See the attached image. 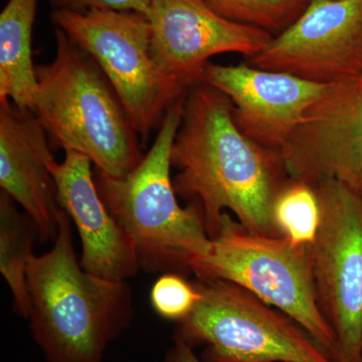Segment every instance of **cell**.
<instances>
[{
    "mask_svg": "<svg viewBox=\"0 0 362 362\" xmlns=\"http://www.w3.org/2000/svg\"><path fill=\"white\" fill-rule=\"evenodd\" d=\"M201 299L175 338L204 344V362H335L289 316L244 288L197 279Z\"/></svg>",
    "mask_w": 362,
    "mask_h": 362,
    "instance_id": "7",
    "label": "cell"
},
{
    "mask_svg": "<svg viewBox=\"0 0 362 362\" xmlns=\"http://www.w3.org/2000/svg\"><path fill=\"white\" fill-rule=\"evenodd\" d=\"M273 216L281 237L296 246H312L321 221L315 187L290 178L276 197Z\"/></svg>",
    "mask_w": 362,
    "mask_h": 362,
    "instance_id": "17",
    "label": "cell"
},
{
    "mask_svg": "<svg viewBox=\"0 0 362 362\" xmlns=\"http://www.w3.org/2000/svg\"><path fill=\"white\" fill-rule=\"evenodd\" d=\"M185 98V97H183ZM183 98L166 114L139 165L121 177L94 168L98 190L148 273H180L209 254L211 239L197 202L182 207L171 176V150Z\"/></svg>",
    "mask_w": 362,
    "mask_h": 362,
    "instance_id": "4",
    "label": "cell"
},
{
    "mask_svg": "<svg viewBox=\"0 0 362 362\" xmlns=\"http://www.w3.org/2000/svg\"><path fill=\"white\" fill-rule=\"evenodd\" d=\"M199 299L197 284L177 273L162 274L150 291V303L157 315L177 323L194 311Z\"/></svg>",
    "mask_w": 362,
    "mask_h": 362,
    "instance_id": "19",
    "label": "cell"
},
{
    "mask_svg": "<svg viewBox=\"0 0 362 362\" xmlns=\"http://www.w3.org/2000/svg\"><path fill=\"white\" fill-rule=\"evenodd\" d=\"M52 146L42 124L30 110L9 100L0 101V187L37 223L40 243L54 242L59 206L49 163Z\"/></svg>",
    "mask_w": 362,
    "mask_h": 362,
    "instance_id": "14",
    "label": "cell"
},
{
    "mask_svg": "<svg viewBox=\"0 0 362 362\" xmlns=\"http://www.w3.org/2000/svg\"><path fill=\"white\" fill-rule=\"evenodd\" d=\"M201 84L230 100L233 121L247 137L279 151L330 86L247 64L221 66L211 62L202 71Z\"/></svg>",
    "mask_w": 362,
    "mask_h": 362,
    "instance_id": "12",
    "label": "cell"
},
{
    "mask_svg": "<svg viewBox=\"0 0 362 362\" xmlns=\"http://www.w3.org/2000/svg\"><path fill=\"white\" fill-rule=\"evenodd\" d=\"M51 18L54 28L66 33L103 71L144 145L188 90L152 56L148 16L134 11L54 9Z\"/></svg>",
    "mask_w": 362,
    "mask_h": 362,
    "instance_id": "6",
    "label": "cell"
},
{
    "mask_svg": "<svg viewBox=\"0 0 362 362\" xmlns=\"http://www.w3.org/2000/svg\"><path fill=\"white\" fill-rule=\"evenodd\" d=\"M321 221L311 246L317 301L337 339V362H362V194L315 185Z\"/></svg>",
    "mask_w": 362,
    "mask_h": 362,
    "instance_id": "8",
    "label": "cell"
},
{
    "mask_svg": "<svg viewBox=\"0 0 362 362\" xmlns=\"http://www.w3.org/2000/svg\"><path fill=\"white\" fill-rule=\"evenodd\" d=\"M39 0H8L0 13V101L33 110L37 89L33 28Z\"/></svg>",
    "mask_w": 362,
    "mask_h": 362,
    "instance_id": "15",
    "label": "cell"
},
{
    "mask_svg": "<svg viewBox=\"0 0 362 362\" xmlns=\"http://www.w3.org/2000/svg\"><path fill=\"white\" fill-rule=\"evenodd\" d=\"M40 242V230L25 211L4 192L0 194V272L13 295L14 310L28 320L30 301L28 295V264L33 247Z\"/></svg>",
    "mask_w": 362,
    "mask_h": 362,
    "instance_id": "16",
    "label": "cell"
},
{
    "mask_svg": "<svg viewBox=\"0 0 362 362\" xmlns=\"http://www.w3.org/2000/svg\"><path fill=\"white\" fill-rule=\"evenodd\" d=\"M250 61L255 68L320 85L362 76V0H310L301 16Z\"/></svg>",
    "mask_w": 362,
    "mask_h": 362,
    "instance_id": "9",
    "label": "cell"
},
{
    "mask_svg": "<svg viewBox=\"0 0 362 362\" xmlns=\"http://www.w3.org/2000/svg\"><path fill=\"white\" fill-rule=\"evenodd\" d=\"M164 362H204L194 354V347L175 338L173 346L166 352Z\"/></svg>",
    "mask_w": 362,
    "mask_h": 362,
    "instance_id": "21",
    "label": "cell"
},
{
    "mask_svg": "<svg viewBox=\"0 0 362 362\" xmlns=\"http://www.w3.org/2000/svg\"><path fill=\"white\" fill-rule=\"evenodd\" d=\"M56 11L85 13L93 9L148 13L150 0H49Z\"/></svg>",
    "mask_w": 362,
    "mask_h": 362,
    "instance_id": "20",
    "label": "cell"
},
{
    "mask_svg": "<svg viewBox=\"0 0 362 362\" xmlns=\"http://www.w3.org/2000/svg\"><path fill=\"white\" fill-rule=\"evenodd\" d=\"M281 153L290 177L335 180L362 194V76L330 85Z\"/></svg>",
    "mask_w": 362,
    "mask_h": 362,
    "instance_id": "10",
    "label": "cell"
},
{
    "mask_svg": "<svg viewBox=\"0 0 362 362\" xmlns=\"http://www.w3.org/2000/svg\"><path fill=\"white\" fill-rule=\"evenodd\" d=\"M56 56L35 66L33 113L52 148L84 154L104 175L121 177L145 153L129 117L89 54L54 28Z\"/></svg>",
    "mask_w": 362,
    "mask_h": 362,
    "instance_id": "3",
    "label": "cell"
},
{
    "mask_svg": "<svg viewBox=\"0 0 362 362\" xmlns=\"http://www.w3.org/2000/svg\"><path fill=\"white\" fill-rule=\"evenodd\" d=\"M190 271L202 280L233 283L275 306L337 362L334 332L317 301L311 246L250 232L226 211L211 239V252Z\"/></svg>",
    "mask_w": 362,
    "mask_h": 362,
    "instance_id": "5",
    "label": "cell"
},
{
    "mask_svg": "<svg viewBox=\"0 0 362 362\" xmlns=\"http://www.w3.org/2000/svg\"><path fill=\"white\" fill-rule=\"evenodd\" d=\"M59 206L77 228L82 245L80 263L88 273L127 281L141 269L137 255L98 190L94 165L87 156L65 151L49 163Z\"/></svg>",
    "mask_w": 362,
    "mask_h": 362,
    "instance_id": "13",
    "label": "cell"
},
{
    "mask_svg": "<svg viewBox=\"0 0 362 362\" xmlns=\"http://www.w3.org/2000/svg\"><path fill=\"white\" fill-rule=\"evenodd\" d=\"M152 56L162 70L188 89L201 84L209 59L235 52L251 59L274 35L235 23L204 0H150Z\"/></svg>",
    "mask_w": 362,
    "mask_h": 362,
    "instance_id": "11",
    "label": "cell"
},
{
    "mask_svg": "<svg viewBox=\"0 0 362 362\" xmlns=\"http://www.w3.org/2000/svg\"><path fill=\"white\" fill-rule=\"evenodd\" d=\"M228 20L278 35L301 16L310 0H204Z\"/></svg>",
    "mask_w": 362,
    "mask_h": 362,
    "instance_id": "18",
    "label": "cell"
},
{
    "mask_svg": "<svg viewBox=\"0 0 362 362\" xmlns=\"http://www.w3.org/2000/svg\"><path fill=\"white\" fill-rule=\"evenodd\" d=\"M71 223L62 211L52 249L30 259L28 320L47 362H103L109 345L132 322V291L127 281L98 277L82 268Z\"/></svg>",
    "mask_w": 362,
    "mask_h": 362,
    "instance_id": "2",
    "label": "cell"
},
{
    "mask_svg": "<svg viewBox=\"0 0 362 362\" xmlns=\"http://www.w3.org/2000/svg\"><path fill=\"white\" fill-rule=\"evenodd\" d=\"M171 164L178 170L173 177L176 194L201 206L211 239L228 211L250 232L281 237L274 204L291 178L282 153L238 128L232 102L220 90L206 84L188 89Z\"/></svg>",
    "mask_w": 362,
    "mask_h": 362,
    "instance_id": "1",
    "label": "cell"
}]
</instances>
